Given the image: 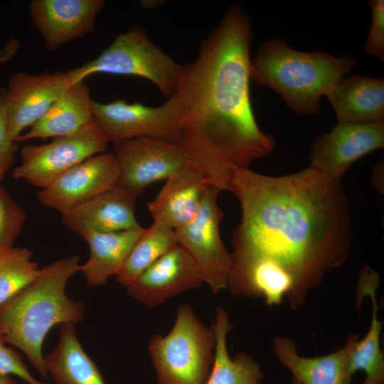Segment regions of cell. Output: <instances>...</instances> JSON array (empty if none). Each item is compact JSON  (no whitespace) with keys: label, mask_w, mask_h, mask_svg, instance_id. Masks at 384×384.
Masks as SVG:
<instances>
[{"label":"cell","mask_w":384,"mask_h":384,"mask_svg":"<svg viewBox=\"0 0 384 384\" xmlns=\"http://www.w3.org/2000/svg\"><path fill=\"white\" fill-rule=\"evenodd\" d=\"M179 90L159 107L124 100L101 103L93 100V117L113 144L135 138H156L175 143L185 114Z\"/></svg>","instance_id":"obj_8"},{"label":"cell","mask_w":384,"mask_h":384,"mask_svg":"<svg viewBox=\"0 0 384 384\" xmlns=\"http://www.w3.org/2000/svg\"><path fill=\"white\" fill-rule=\"evenodd\" d=\"M0 384H16V383L6 375L0 374Z\"/></svg>","instance_id":"obj_32"},{"label":"cell","mask_w":384,"mask_h":384,"mask_svg":"<svg viewBox=\"0 0 384 384\" xmlns=\"http://www.w3.org/2000/svg\"><path fill=\"white\" fill-rule=\"evenodd\" d=\"M137 198L117 185L62 215L63 224L84 239L92 233H112L140 225L135 216Z\"/></svg>","instance_id":"obj_16"},{"label":"cell","mask_w":384,"mask_h":384,"mask_svg":"<svg viewBox=\"0 0 384 384\" xmlns=\"http://www.w3.org/2000/svg\"><path fill=\"white\" fill-rule=\"evenodd\" d=\"M292 384H301L300 383H299L296 379H294V378H292Z\"/></svg>","instance_id":"obj_33"},{"label":"cell","mask_w":384,"mask_h":384,"mask_svg":"<svg viewBox=\"0 0 384 384\" xmlns=\"http://www.w3.org/2000/svg\"><path fill=\"white\" fill-rule=\"evenodd\" d=\"M80 269L78 255L55 261L0 304V339L21 349L43 378L48 375L42 354L46 336L54 326L76 324L85 316L83 303L65 293L68 279Z\"/></svg>","instance_id":"obj_3"},{"label":"cell","mask_w":384,"mask_h":384,"mask_svg":"<svg viewBox=\"0 0 384 384\" xmlns=\"http://www.w3.org/2000/svg\"><path fill=\"white\" fill-rule=\"evenodd\" d=\"M351 344V335L336 351L321 356L305 357L298 353L294 339L277 336L272 342V351L301 384H351L353 375L348 369Z\"/></svg>","instance_id":"obj_18"},{"label":"cell","mask_w":384,"mask_h":384,"mask_svg":"<svg viewBox=\"0 0 384 384\" xmlns=\"http://www.w3.org/2000/svg\"><path fill=\"white\" fill-rule=\"evenodd\" d=\"M372 13V21L368 35L364 44L365 51L384 60V1H368Z\"/></svg>","instance_id":"obj_28"},{"label":"cell","mask_w":384,"mask_h":384,"mask_svg":"<svg viewBox=\"0 0 384 384\" xmlns=\"http://www.w3.org/2000/svg\"><path fill=\"white\" fill-rule=\"evenodd\" d=\"M184 70V65L176 63L150 41L142 26H134L115 36L97 58L68 72L73 84L95 73L144 78L170 97L177 91Z\"/></svg>","instance_id":"obj_6"},{"label":"cell","mask_w":384,"mask_h":384,"mask_svg":"<svg viewBox=\"0 0 384 384\" xmlns=\"http://www.w3.org/2000/svg\"><path fill=\"white\" fill-rule=\"evenodd\" d=\"M0 339V374H14L28 384H52L37 380L28 371L22 356Z\"/></svg>","instance_id":"obj_30"},{"label":"cell","mask_w":384,"mask_h":384,"mask_svg":"<svg viewBox=\"0 0 384 384\" xmlns=\"http://www.w3.org/2000/svg\"><path fill=\"white\" fill-rule=\"evenodd\" d=\"M28 247H0V304L33 281L41 268Z\"/></svg>","instance_id":"obj_26"},{"label":"cell","mask_w":384,"mask_h":384,"mask_svg":"<svg viewBox=\"0 0 384 384\" xmlns=\"http://www.w3.org/2000/svg\"><path fill=\"white\" fill-rule=\"evenodd\" d=\"M92 102L90 88L84 80L70 85L45 114L14 142L55 138L75 133L93 119Z\"/></svg>","instance_id":"obj_21"},{"label":"cell","mask_w":384,"mask_h":384,"mask_svg":"<svg viewBox=\"0 0 384 384\" xmlns=\"http://www.w3.org/2000/svg\"><path fill=\"white\" fill-rule=\"evenodd\" d=\"M215 338L183 304L178 308L175 323L166 336L155 334L148 351L159 384H205L214 361Z\"/></svg>","instance_id":"obj_5"},{"label":"cell","mask_w":384,"mask_h":384,"mask_svg":"<svg viewBox=\"0 0 384 384\" xmlns=\"http://www.w3.org/2000/svg\"><path fill=\"white\" fill-rule=\"evenodd\" d=\"M26 220V213L0 183V247H13Z\"/></svg>","instance_id":"obj_27"},{"label":"cell","mask_w":384,"mask_h":384,"mask_svg":"<svg viewBox=\"0 0 384 384\" xmlns=\"http://www.w3.org/2000/svg\"><path fill=\"white\" fill-rule=\"evenodd\" d=\"M72 84L68 71L38 75L20 71L11 75L6 89L9 137L14 141L25 128L41 118Z\"/></svg>","instance_id":"obj_13"},{"label":"cell","mask_w":384,"mask_h":384,"mask_svg":"<svg viewBox=\"0 0 384 384\" xmlns=\"http://www.w3.org/2000/svg\"><path fill=\"white\" fill-rule=\"evenodd\" d=\"M226 190L240 201L232 234L228 287L233 295L286 299L299 308L353 244L350 206L341 181L309 166L281 176L233 166Z\"/></svg>","instance_id":"obj_1"},{"label":"cell","mask_w":384,"mask_h":384,"mask_svg":"<svg viewBox=\"0 0 384 384\" xmlns=\"http://www.w3.org/2000/svg\"><path fill=\"white\" fill-rule=\"evenodd\" d=\"M119 168L113 152L94 155L70 169L36 194L43 206L62 215L118 184Z\"/></svg>","instance_id":"obj_12"},{"label":"cell","mask_w":384,"mask_h":384,"mask_svg":"<svg viewBox=\"0 0 384 384\" xmlns=\"http://www.w3.org/2000/svg\"><path fill=\"white\" fill-rule=\"evenodd\" d=\"M380 285L378 274L365 265L360 272L357 287V307H361L364 297L372 302L370 327L363 339L356 334L351 335L348 353V369L351 375L358 370L366 373L362 384H384V354L380 347L383 322L378 320L376 291Z\"/></svg>","instance_id":"obj_17"},{"label":"cell","mask_w":384,"mask_h":384,"mask_svg":"<svg viewBox=\"0 0 384 384\" xmlns=\"http://www.w3.org/2000/svg\"><path fill=\"white\" fill-rule=\"evenodd\" d=\"M102 0H33L31 21L42 36L48 51L94 31Z\"/></svg>","instance_id":"obj_15"},{"label":"cell","mask_w":384,"mask_h":384,"mask_svg":"<svg viewBox=\"0 0 384 384\" xmlns=\"http://www.w3.org/2000/svg\"><path fill=\"white\" fill-rule=\"evenodd\" d=\"M55 384H105L95 362L82 347L74 323L61 324L58 343L44 358Z\"/></svg>","instance_id":"obj_23"},{"label":"cell","mask_w":384,"mask_h":384,"mask_svg":"<svg viewBox=\"0 0 384 384\" xmlns=\"http://www.w3.org/2000/svg\"><path fill=\"white\" fill-rule=\"evenodd\" d=\"M251 25L239 6L229 7L184 65L178 88L185 114L175 142L208 184L225 190L233 166L248 167L274 149L263 132L250 95Z\"/></svg>","instance_id":"obj_2"},{"label":"cell","mask_w":384,"mask_h":384,"mask_svg":"<svg viewBox=\"0 0 384 384\" xmlns=\"http://www.w3.org/2000/svg\"><path fill=\"white\" fill-rule=\"evenodd\" d=\"M203 282L197 264L188 252L177 244L126 289L134 299L152 308L183 292L198 289Z\"/></svg>","instance_id":"obj_14"},{"label":"cell","mask_w":384,"mask_h":384,"mask_svg":"<svg viewBox=\"0 0 384 384\" xmlns=\"http://www.w3.org/2000/svg\"><path fill=\"white\" fill-rule=\"evenodd\" d=\"M208 184L192 164L166 180L157 196L147 203L154 221L176 230L196 215Z\"/></svg>","instance_id":"obj_19"},{"label":"cell","mask_w":384,"mask_h":384,"mask_svg":"<svg viewBox=\"0 0 384 384\" xmlns=\"http://www.w3.org/2000/svg\"><path fill=\"white\" fill-rule=\"evenodd\" d=\"M356 65L351 55L301 52L281 39L263 42L250 60V80L277 92L300 115L320 111V99Z\"/></svg>","instance_id":"obj_4"},{"label":"cell","mask_w":384,"mask_h":384,"mask_svg":"<svg viewBox=\"0 0 384 384\" xmlns=\"http://www.w3.org/2000/svg\"><path fill=\"white\" fill-rule=\"evenodd\" d=\"M19 47V42L11 38L0 50V63H5L10 60L16 54Z\"/></svg>","instance_id":"obj_31"},{"label":"cell","mask_w":384,"mask_h":384,"mask_svg":"<svg viewBox=\"0 0 384 384\" xmlns=\"http://www.w3.org/2000/svg\"><path fill=\"white\" fill-rule=\"evenodd\" d=\"M338 122H384V80L353 75L341 78L326 95Z\"/></svg>","instance_id":"obj_20"},{"label":"cell","mask_w":384,"mask_h":384,"mask_svg":"<svg viewBox=\"0 0 384 384\" xmlns=\"http://www.w3.org/2000/svg\"><path fill=\"white\" fill-rule=\"evenodd\" d=\"M16 142L9 137L6 116V89L0 87V183L12 166L18 151Z\"/></svg>","instance_id":"obj_29"},{"label":"cell","mask_w":384,"mask_h":384,"mask_svg":"<svg viewBox=\"0 0 384 384\" xmlns=\"http://www.w3.org/2000/svg\"><path fill=\"white\" fill-rule=\"evenodd\" d=\"M178 244L175 230L154 221L136 242L121 270L117 281L127 287L157 259Z\"/></svg>","instance_id":"obj_25"},{"label":"cell","mask_w":384,"mask_h":384,"mask_svg":"<svg viewBox=\"0 0 384 384\" xmlns=\"http://www.w3.org/2000/svg\"><path fill=\"white\" fill-rule=\"evenodd\" d=\"M383 147L384 122H338L329 132L314 139L309 155V166L341 181L356 160Z\"/></svg>","instance_id":"obj_11"},{"label":"cell","mask_w":384,"mask_h":384,"mask_svg":"<svg viewBox=\"0 0 384 384\" xmlns=\"http://www.w3.org/2000/svg\"><path fill=\"white\" fill-rule=\"evenodd\" d=\"M221 191L207 184L193 218L174 230L178 244L192 257L214 294L228 287L230 252L222 240L219 225L223 213L218 205Z\"/></svg>","instance_id":"obj_9"},{"label":"cell","mask_w":384,"mask_h":384,"mask_svg":"<svg viewBox=\"0 0 384 384\" xmlns=\"http://www.w3.org/2000/svg\"><path fill=\"white\" fill-rule=\"evenodd\" d=\"M144 229L139 225L118 232L90 233L85 240L89 245L90 255L80 269L87 284L101 286L111 276L117 275Z\"/></svg>","instance_id":"obj_22"},{"label":"cell","mask_w":384,"mask_h":384,"mask_svg":"<svg viewBox=\"0 0 384 384\" xmlns=\"http://www.w3.org/2000/svg\"><path fill=\"white\" fill-rule=\"evenodd\" d=\"M109 143L93 117L74 134L53 138L46 144L23 146L21 164L13 169L11 177L44 188L85 159L106 152Z\"/></svg>","instance_id":"obj_7"},{"label":"cell","mask_w":384,"mask_h":384,"mask_svg":"<svg viewBox=\"0 0 384 384\" xmlns=\"http://www.w3.org/2000/svg\"><path fill=\"white\" fill-rule=\"evenodd\" d=\"M212 328L215 338L214 361L205 384H264L260 366L249 354L238 352L230 356L227 336L233 325L221 306L216 309Z\"/></svg>","instance_id":"obj_24"},{"label":"cell","mask_w":384,"mask_h":384,"mask_svg":"<svg viewBox=\"0 0 384 384\" xmlns=\"http://www.w3.org/2000/svg\"><path fill=\"white\" fill-rule=\"evenodd\" d=\"M119 168L118 184L137 199L151 183L167 180L192 164L175 143L156 138H135L113 144Z\"/></svg>","instance_id":"obj_10"}]
</instances>
